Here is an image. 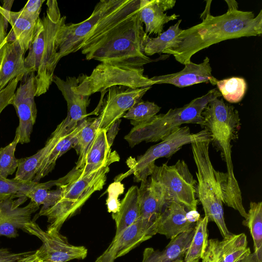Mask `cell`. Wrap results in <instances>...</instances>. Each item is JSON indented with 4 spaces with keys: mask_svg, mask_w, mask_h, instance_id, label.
<instances>
[{
    "mask_svg": "<svg viewBox=\"0 0 262 262\" xmlns=\"http://www.w3.org/2000/svg\"><path fill=\"white\" fill-rule=\"evenodd\" d=\"M183 262H199V259H195L190 261H183Z\"/></svg>",
    "mask_w": 262,
    "mask_h": 262,
    "instance_id": "cell-51",
    "label": "cell"
},
{
    "mask_svg": "<svg viewBox=\"0 0 262 262\" xmlns=\"http://www.w3.org/2000/svg\"><path fill=\"white\" fill-rule=\"evenodd\" d=\"M156 234L155 221L139 217L117 235L95 262H114Z\"/></svg>",
    "mask_w": 262,
    "mask_h": 262,
    "instance_id": "cell-13",
    "label": "cell"
},
{
    "mask_svg": "<svg viewBox=\"0 0 262 262\" xmlns=\"http://www.w3.org/2000/svg\"><path fill=\"white\" fill-rule=\"evenodd\" d=\"M151 86L132 89L123 86H115L107 89V94L102 103L97 118L99 128L106 130L136 103L141 100Z\"/></svg>",
    "mask_w": 262,
    "mask_h": 262,
    "instance_id": "cell-14",
    "label": "cell"
},
{
    "mask_svg": "<svg viewBox=\"0 0 262 262\" xmlns=\"http://www.w3.org/2000/svg\"><path fill=\"white\" fill-rule=\"evenodd\" d=\"M207 216L200 218L194 226L193 237L184 257V261L202 259L208 246Z\"/></svg>",
    "mask_w": 262,
    "mask_h": 262,
    "instance_id": "cell-31",
    "label": "cell"
},
{
    "mask_svg": "<svg viewBox=\"0 0 262 262\" xmlns=\"http://www.w3.org/2000/svg\"><path fill=\"white\" fill-rule=\"evenodd\" d=\"M34 182H24L15 179H8L0 174V202L10 198L26 196Z\"/></svg>",
    "mask_w": 262,
    "mask_h": 262,
    "instance_id": "cell-36",
    "label": "cell"
},
{
    "mask_svg": "<svg viewBox=\"0 0 262 262\" xmlns=\"http://www.w3.org/2000/svg\"><path fill=\"white\" fill-rule=\"evenodd\" d=\"M121 120L118 119L113 123L106 130V138L109 145L111 147L118 134Z\"/></svg>",
    "mask_w": 262,
    "mask_h": 262,
    "instance_id": "cell-43",
    "label": "cell"
},
{
    "mask_svg": "<svg viewBox=\"0 0 262 262\" xmlns=\"http://www.w3.org/2000/svg\"><path fill=\"white\" fill-rule=\"evenodd\" d=\"M247 217L243 224L248 227L252 236L254 252L262 258V202H251Z\"/></svg>",
    "mask_w": 262,
    "mask_h": 262,
    "instance_id": "cell-32",
    "label": "cell"
},
{
    "mask_svg": "<svg viewBox=\"0 0 262 262\" xmlns=\"http://www.w3.org/2000/svg\"><path fill=\"white\" fill-rule=\"evenodd\" d=\"M14 1H3V5L2 7L4 10L7 11H11L12 6L13 5Z\"/></svg>",
    "mask_w": 262,
    "mask_h": 262,
    "instance_id": "cell-49",
    "label": "cell"
},
{
    "mask_svg": "<svg viewBox=\"0 0 262 262\" xmlns=\"http://www.w3.org/2000/svg\"><path fill=\"white\" fill-rule=\"evenodd\" d=\"M206 251L213 262H239L251 253L247 236L244 233H231L221 241L210 239Z\"/></svg>",
    "mask_w": 262,
    "mask_h": 262,
    "instance_id": "cell-19",
    "label": "cell"
},
{
    "mask_svg": "<svg viewBox=\"0 0 262 262\" xmlns=\"http://www.w3.org/2000/svg\"><path fill=\"white\" fill-rule=\"evenodd\" d=\"M202 115L204 126L210 133L211 142L221 151L226 164L227 172H221L224 203L246 219L247 213L243 204L242 192L234 176L231 159V141L237 137L241 125L238 112L222 98H216L208 103Z\"/></svg>",
    "mask_w": 262,
    "mask_h": 262,
    "instance_id": "cell-3",
    "label": "cell"
},
{
    "mask_svg": "<svg viewBox=\"0 0 262 262\" xmlns=\"http://www.w3.org/2000/svg\"><path fill=\"white\" fill-rule=\"evenodd\" d=\"M165 207L155 221L156 234L164 235L167 238L171 239L194 227V223L188 220L187 210L183 205L171 202Z\"/></svg>",
    "mask_w": 262,
    "mask_h": 262,
    "instance_id": "cell-20",
    "label": "cell"
},
{
    "mask_svg": "<svg viewBox=\"0 0 262 262\" xmlns=\"http://www.w3.org/2000/svg\"><path fill=\"white\" fill-rule=\"evenodd\" d=\"M4 17V26L7 30L9 23L12 29L8 34V41L15 39L25 53L30 47L36 21L21 15L20 11L13 12L0 7Z\"/></svg>",
    "mask_w": 262,
    "mask_h": 262,
    "instance_id": "cell-23",
    "label": "cell"
},
{
    "mask_svg": "<svg viewBox=\"0 0 262 262\" xmlns=\"http://www.w3.org/2000/svg\"><path fill=\"white\" fill-rule=\"evenodd\" d=\"M32 251L14 253L7 248L0 247V262H19L24 257Z\"/></svg>",
    "mask_w": 262,
    "mask_h": 262,
    "instance_id": "cell-41",
    "label": "cell"
},
{
    "mask_svg": "<svg viewBox=\"0 0 262 262\" xmlns=\"http://www.w3.org/2000/svg\"><path fill=\"white\" fill-rule=\"evenodd\" d=\"M228 7V11L238 10V3L234 0H225Z\"/></svg>",
    "mask_w": 262,
    "mask_h": 262,
    "instance_id": "cell-47",
    "label": "cell"
},
{
    "mask_svg": "<svg viewBox=\"0 0 262 262\" xmlns=\"http://www.w3.org/2000/svg\"><path fill=\"white\" fill-rule=\"evenodd\" d=\"M182 19L179 20L174 25L155 38H150L147 34L144 42L143 51L147 56L155 54L162 53L169 48H173L177 43L179 34L182 31L180 28Z\"/></svg>",
    "mask_w": 262,
    "mask_h": 262,
    "instance_id": "cell-29",
    "label": "cell"
},
{
    "mask_svg": "<svg viewBox=\"0 0 262 262\" xmlns=\"http://www.w3.org/2000/svg\"><path fill=\"white\" fill-rule=\"evenodd\" d=\"M181 71L169 74L156 76L150 78L154 84H171L183 88L202 82H210L216 85L217 81L212 75L210 59L206 57L199 64L190 62L184 64Z\"/></svg>",
    "mask_w": 262,
    "mask_h": 262,
    "instance_id": "cell-17",
    "label": "cell"
},
{
    "mask_svg": "<svg viewBox=\"0 0 262 262\" xmlns=\"http://www.w3.org/2000/svg\"><path fill=\"white\" fill-rule=\"evenodd\" d=\"M262 33V10L254 16L253 12L238 10L227 11L222 15L209 14L202 21L179 34L173 48L162 53L172 55L185 64L200 51L227 39L260 36Z\"/></svg>",
    "mask_w": 262,
    "mask_h": 262,
    "instance_id": "cell-2",
    "label": "cell"
},
{
    "mask_svg": "<svg viewBox=\"0 0 262 262\" xmlns=\"http://www.w3.org/2000/svg\"><path fill=\"white\" fill-rule=\"evenodd\" d=\"M23 231L36 236L42 242V245L36 251L43 260L67 262L73 259H83L88 255V249L84 246L71 245L59 231H45L34 220L26 224Z\"/></svg>",
    "mask_w": 262,
    "mask_h": 262,
    "instance_id": "cell-12",
    "label": "cell"
},
{
    "mask_svg": "<svg viewBox=\"0 0 262 262\" xmlns=\"http://www.w3.org/2000/svg\"><path fill=\"white\" fill-rule=\"evenodd\" d=\"M44 0H29L19 11L22 15L33 21H36Z\"/></svg>",
    "mask_w": 262,
    "mask_h": 262,
    "instance_id": "cell-40",
    "label": "cell"
},
{
    "mask_svg": "<svg viewBox=\"0 0 262 262\" xmlns=\"http://www.w3.org/2000/svg\"><path fill=\"white\" fill-rule=\"evenodd\" d=\"M8 42V34L4 26V17L0 9V71Z\"/></svg>",
    "mask_w": 262,
    "mask_h": 262,
    "instance_id": "cell-42",
    "label": "cell"
},
{
    "mask_svg": "<svg viewBox=\"0 0 262 262\" xmlns=\"http://www.w3.org/2000/svg\"><path fill=\"white\" fill-rule=\"evenodd\" d=\"M19 262H51L42 259L38 254L37 251H33L31 253L24 257Z\"/></svg>",
    "mask_w": 262,
    "mask_h": 262,
    "instance_id": "cell-44",
    "label": "cell"
},
{
    "mask_svg": "<svg viewBox=\"0 0 262 262\" xmlns=\"http://www.w3.org/2000/svg\"><path fill=\"white\" fill-rule=\"evenodd\" d=\"M56 180L34 182L26 196L38 206L42 205L40 211L45 210L53 206L61 195L62 189L59 186H56L55 190H50L52 186H56Z\"/></svg>",
    "mask_w": 262,
    "mask_h": 262,
    "instance_id": "cell-30",
    "label": "cell"
},
{
    "mask_svg": "<svg viewBox=\"0 0 262 262\" xmlns=\"http://www.w3.org/2000/svg\"><path fill=\"white\" fill-rule=\"evenodd\" d=\"M18 143L19 137L15 135L12 142L0 148V174L5 178L12 175L18 167V161L14 155Z\"/></svg>",
    "mask_w": 262,
    "mask_h": 262,
    "instance_id": "cell-37",
    "label": "cell"
},
{
    "mask_svg": "<svg viewBox=\"0 0 262 262\" xmlns=\"http://www.w3.org/2000/svg\"><path fill=\"white\" fill-rule=\"evenodd\" d=\"M211 141H196L190 144L197 168L196 196L203 207L205 215L209 221L215 223L224 238L231 233L224 219L220 172L215 170L209 157Z\"/></svg>",
    "mask_w": 262,
    "mask_h": 262,
    "instance_id": "cell-7",
    "label": "cell"
},
{
    "mask_svg": "<svg viewBox=\"0 0 262 262\" xmlns=\"http://www.w3.org/2000/svg\"><path fill=\"white\" fill-rule=\"evenodd\" d=\"M36 92L35 74V72H31L26 82L17 88L10 101V104L14 106L19 118L15 135L18 136L20 144L30 142L37 113L34 100Z\"/></svg>",
    "mask_w": 262,
    "mask_h": 262,
    "instance_id": "cell-15",
    "label": "cell"
},
{
    "mask_svg": "<svg viewBox=\"0 0 262 262\" xmlns=\"http://www.w3.org/2000/svg\"><path fill=\"white\" fill-rule=\"evenodd\" d=\"M25 54L15 39L7 43L0 71V91L17 76L29 74L25 67Z\"/></svg>",
    "mask_w": 262,
    "mask_h": 262,
    "instance_id": "cell-24",
    "label": "cell"
},
{
    "mask_svg": "<svg viewBox=\"0 0 262 262\" xmlns=\"http://www.w3.org/2000/svg\"><path fill=\"white\" fill-rule=\"evenodd\" d=\"M206 2H207V4L206 6L205 9L204 11V12L202 13V14L201 15V16H200V18H202V20L204 19V18H205L207 15L210 14V4H211V1H207Z\"/></svg>",
    "mask_w": 262,
    "mask_h": 262,
    "instance_id": "cell-48",
    "label": "cell"
},
{
    "mask_svg": "<svg viewBox=\"0 0 262 262\" xmlns=\"http://www.w3.org/2000/svg\"><path fill=\"white\" fill-rule=\"evenodd\" d=\"M202 262H213L209 253L206 250L204 255L202 258Z\"/></svg>",
    "mask_w": 262,
    "mask_h": 262,
    "instance_id": "cell-50",
    "label": "cell"
},
{
    "mask_svg": "<svg viewBox=\"0 0 262 262\" xmlns=\"http://www.w3.org/2000/svg\"><path fill=\"white\" fill-rule=\"evenodd\" d=\"M120 157L116 151H111L106 138V130L98 128L85 151L80 164L75 167L82 173L93 171L110 162L119 161Z\"/></svg>",
    "mask_w": 262,
    "mask_h": 262,
    "instance_id": "cell-21",
    "label": "cell"
},
{
    "mask_svg": "<svg viewBox=\"0 0 262 262\" xmlns=\"http://www.w3.org/2000/svg\"><path fill=\"white\" fill-rule=\"evenodd\" d=\"M239 262H262V258L256 253H250L245 256Z\"/></svg>",
    "mask_w": 262,
    "mask_h": 262,
    "instance_id": "cell-45",
    "label": "cell"
},
{
    "mask_svg": "<svg viewBox=\"0 0 262 262\" xmlns=\"http://www.w3.org/2000/svg\"><path fill=\"white\" fill-rule=\"evenodd\" d=\"M70 132L64 128L61 123L58 124L43 148L32 156L18 159V165L14 178L24 182L33 181L40 164L59 138Z\"/></svg>",
    "mask_w": 262,
    "mask_h": 262,
    "instance_id": "cell-22",
    "label": "cell"
},
{
    "mask_svg": "<svg viewBox=\"0 0 262 262\" xmlns=\"http://www.w3.org/2000/svg\"><path fill=\"white\" fill-rule=\"evenodd\" d=\"M143 67H131L107 63L99 64L90 75L81 74L78 81L72 87L78 94L90 96L96 92H105L115 86L139 89L154 85L153 82L143 74Z\"/></svg>",
    "mask_w": 262,
    "mask_h": 262,
    "instance_id": "cell-9",
    "label": "cell"
},
{
    "mask_svg": "<svg viewBox=\"0 0 262 262\" xmlns=\"http://www.w3.org/2000/svg\"><path fill=\"white\" fill-rule=\"evenodd\" d=\"M139 9L135 12L134 8L126 5L104 17L81 49L85 59L131 67H143L151 62L143 51L147 34L143 30Z\"/></svg>",
    "mask_w": 262,
    "mask_h": 262,
    "instance_id": "cell-1",
    "label": "cell"
},
{
    "mask_svg": "<svg viewBox=\"0 0 262 262\" xmlns=\"http://www.w3.org/2000/svg\"><path fill=\"white\" fill-rule=\"evenodd\" d=\"M98 128L99 123L97 118H86L82 121L81 128L77 134L76 142L73 147L79 156L75 167H77L80 164Z\"/></svg>",
    "mask_w": 262,
    "mask_h": 262,
    "instance_id": "cell-33",
    "label": "cell"
},
{
    "mask_svg": "<svg viewBox=\"0 0 262 262\" xmlns=\"http://www.w3.org/2000/svg\"><path fill=\"white\" fill-rule=\"evenodd\" d=\"M221 96L217 88L212 89L181 107L171 108L165 114L156 115L147 122L133 126L124 139L133 147L143 141H161L183 124L204 126L203 111L211 100Z\"/></svg>",
    "mask_w": 262,
    "mask_h": 262,
    "instance_id": "cell-6",
    "label": "cell"
},
{
    "mask_svg": "<svg viewBox=\"0 0 262 262\" xmlns=\"http://www.w3.org/2000/svg\"><path fill=\"white\" fill-rule=\"evenodd\" d=\"M24 75H20L11 81L8 85L0 91V114L4 108L10 104L13 95L15 92L16 86Z\"/></svg>",
    "mask_w": 262,
    "mask_h": 262,
    "instance_id": "cell-39",
    "label": "cell"
},
{
    "mask_svg": "<svg viewBox=\"0 0 262 262\" xmlns=\"http://www.w3.org/2000/svg\"><path fill=\"white\" fill-rule=\"evenodd\" d=\"M124 2V0H101L85 20L77 24H64L56 38L57 61L62 57L81 50L86 38L99 23Z\"/></svg>",
    "mask_w": 262,
    "mask_h": 262,
    "instance_id": "cell-11",
    "label": "cell"
},
{
    "mask_svg": "<svg viewBox=\"0 0 262 262\" xmlns=\"http://www.w3.org/2000/svg\"><path fill=\"white\" fill-rule=\"evenodd\" d=\"M141 183L139 217L154 222L162 213L165 201L159 187L150 179Z\"/></svg>",
    "mask_w": 262,
    "mask_h": 262,
    "instance_id": "cell-25",
    "label": "cell"
},
{
    "mask_svg": "<svg viewBox=\"0 0 262 262\" xmlns=\"http://www.w3.org/2000/svg\"><path fill=\"white\" fill-rule=\"evenodd\" d=\"M112 216L116 224L115 236L139 218L140 193L137 186H132L128 189L120 202L119 211L112 213Z\"/></svg>",
    "mask_w": 262,
    "mask_h": 262,
    "instance_id": "cell-27",
    "label": "cell"
},
{
    "mask_svg": "<svg viewBox=\"0 0 262 262\" xmlns=\"http://www.w3.org/2000/svg\"><path fill=\"white\" fill-rule=\"evenodd\" d=\"M47 14L36 21L31 46L25 59L28 72H36L35 96L46 93L53 82L58 61L56 38L60 27L66 23L56 1H47Z\"/></svg>",
    "mask_w": 262,
    "mask_h": 262,
    "instance_id": "cell-4",
    "label": "cell"
},
{
    "mask_svg": "<svg viewBox=\"0 0 262 262\" xmlns=\"http://www.w3.org/2000/svg\"><path fill=\"white\" fill-rule=\"evenodd\" d=\"M211 140L210 133L206 129L196 133H191L188 126L180 127L173 130L163 140L149 147L137 159L129 158L126 161L129 170L115 179L121 182L128 176L133 174L134 181L142 182L147 180L156 160L168 158L179 150L183 145L196 141Z\"/></svg>",
    "mask_w": 262,
    "mask_h": 262,
    "instance_id": "cell-8",
    "label": "cell"
},
{
    "mask_svg": "<svg viewBox=\"0 0 262 262\" xmlns=\"http://www.w3.org/2000/svg\"><path fill=\"white\" fill-rule=\"evenodd\" d=\"M110 162L86 173L75 167L63 178L56 180L61 194L55 204L47 209L39 211L38 216H45L49 223L47 230L60 231L64 222L78 213L85 202L96 191L103 188L110 171Z\"/></svg>",
    "mask_w": 262,
    "mask_h": 262,
    "instance_id": "cell-5",
    "label": "cell"
},
{
    "mask_svg": "<svg viewBox=\"0 0 262 262\" xmlns=\"http://www.w3.org/2000/svg\"><path fill=\"white\" fill-rule=\"evenodd\" d=\"M187 216L188 220L193 223L196 222L201 218L197 210L188 211Z\"/></svg>",
    "mask_w": 262,
    "mask_h": 262,
    "instance_id": "cell-46",
    "label": "cell"
},
{
    "mask_svg": "<svg viewBox=\"0 0 262 262\" xmlns=\"http://www.w3.org/2000/svg\"><path fill=\"white\" fill-rule=\"evenodd\" d=\"M81 122L71 132L59 138L54 147L40 164L33 180V182H39L41 179L48 175L54 169L57 160L73 147L81 127Z\"/></svg>",
    "mask_w": 262,
    "mask_h": 262,
    "instance_id": "cell-28",
    "label": "cell"
},
{
    "mask_svg": "<svg viewBox=\"0 0 262 262\" xmlns=\"http://www.w3.org/2000/svg\"><path fill=\"white\" fill-rule=\"evenodd\" d=\"M164 12L157 0H140L139 16L141 21L145 25L146 34L160 35L165 24L179 16L176 14L167 15Z\"/></svg>",
    "mask_w": 262,
    "mask_h": 262,
    "instance_id": "cell-26",
    "label": "cell"
},
{
    "mask_svg": "<svg viewBox=\"0 0 262 262\" xmlns=\"http://www.w3.org/2000/svg\"><path fill=\"white\" fill-rule=\"evenodd\" d=\"M161 107L154 102L140 100L123 116L130 120L133 126L145 123L157 115Z\"/></svg>",
    "mask_w": 262,
    "mask_h": 262,
    "instance_id": "cell-35",
    "label": "cell"
},
{
    "mask_svg": "<svg viewBox=\"0 0 262 262\" xmlns=\"http://www.w3.org/2000/svg\"><path fill=\"white\" fill-rule=\"evenodd\" d=\"M78 81L77 78L67 77L66 80L54 75V82L61 92L68 106V114L61 123L69 130L75 128L78 123L86 118V108L90 99V96L75 93L73 86Z\"/></svg>",
    "mask_w": 262,
    "mask_h": 262,
    "instance_id": "cell-18",
    "label": "cell"
},
{
    "mask_svg": "<svg viewBox=\"0 0 262 262\" xmlns=\"http://www.w3.org/2000/svg\"><path fill=\"white\" fill-rule=\"evenodd\" d=\"M124 190V186L121 182L115 181L108 186L107 189L108 196L106 201L108 212L116 213L119 211L120 206L119 196L123 193Z\"/></svg>",
    "mask_w": 262,
    "mask_h": 262,
    "instance_id": "cell-38",
    "label": "cell"
},
{
    "mask_svg": "<svg viewBox=\"0 0 262 262\" xmlns=\"http://www.w3.org/2000/svg\"><path fill=\"white\" fill-rule=\"evenodd\" d=\"M216 85L221 95L230 103L241 101L247 90V83L241 77H233L218 80Z\"/></svg>",
    "mask_w": 262,
    "mask_h": 262,
    "instance_id": "cell-34",
    "label": "cell"
},
{
    "mask_svg": "<svg viewBox=\"0 0 262 262\" xmlns=\"http://www.w3.org/2000/svg\"><path fill=\"white\" fill-rule=\"evenodd\" d=\"M13 199L10 198L0 202V236L17 237L18 230H23L25 226L31 221L32 214L39 208L31 201L26 206L19 207L27 200L25 196Z\"/></svg>",
    "mask_w": 262,
    "mask_h": 262,
    "instance_id": "cell-16",
    "label": "cell"
},
{
    "mask_svg": "<svg viewBox=\"0 0 262 262\" xmlns=\"http://www.w3.org/2000/svg\"><path fill=\"white\" fill-rule=\"evenodd\" d=\"M150 176L149 179L161 190L166 205L176 202L187 211L197 210L196 181L184 161L179 160L172 165L155 164Z\"/></svg>",
    "mask_w": 262,
    "mask_h": 262,
    "instance_id": "cell-10",
    "label": "cell"
}]
</instances>
